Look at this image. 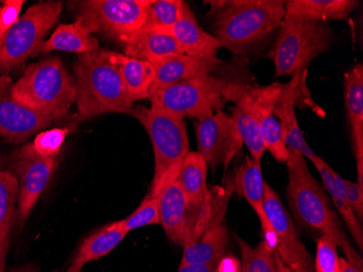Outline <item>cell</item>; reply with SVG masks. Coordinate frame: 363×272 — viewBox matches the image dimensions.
I'll use <instances>...</instances> for the list:
<instances>
[{
  "label": "cell",
  "instance_id": "1",
  "mask_svg": "<svg viewBox=\"0 0 363 272\" xmlns=\"http://www.w3.org/2000/svg\"><path fill=\"white\" fill-rule=\"evenodd\" d=\"M289 185L287 200L294 216L299 224L320 231L333 239L346 256V261L363 270L362 257L345 234L340 219L328 202L325 192L312 177L307 161L297 151H289L286 161Z\"/></svg>",
  "mask_w": 363,
  "mask_h": 272
},
{
  "label": "cell",
  "instance_id": "2",
  "mask_svg": "<svg viewBox=\"0 0 363 272\" xmlns=\"http://www.w3.org/2000/svg\"><path fill=\"white\" fill-rule=\"evenodd\" d=\"M119 55L99 49L77 59L75 87L81 120L109 112L128 114L134 107L120 75Z\"/></svg>",
  "mask_w": 363,
  "mask_h": 272
},
{
  "label": "cell",
  "instance_id": "3",
  "mask_svg": "<svg viewBox=\"0 0 363 272\" xmlns=\"http://www.w3.org/2000/svg\"><path fill=\"white\" fill-rule=\"evenodd\" d=\"M216 7L214 38L222 48L244 54L282 24L285 1L281 0H232L210 1Z\"/></svg>",
  "mask_w": 363,
  "mask_h": 272
},
{
  "label": "cell",
  "instance_id": "4",
  "mask_svg": "<svg viewBox=\"0 0 363 272\" xmlns=\"http://www.w3.org/2000/svg\"><path fill=\"white\" fill-rule=\"evenodd\" d=\"M11 95L18 103L56 121L65 118L77 103V87L58 57H49L28 65Z\"/></svg>",
  "mask_w": 363,
  "mask_h": 272
},
{
  "label": "cell",
  "instance_id": "5",
  "mask_svg": "<svg viewBox=\"0 0 363 272\" xmlns=\"http://www.w3.org/2000/svg\"><path fill=\"white\" fill-rule=\"evenodd\" d=\"M128 114L144 126L152 141L155 175L147 196L158 197L169 183L177 179L189 153L186 124L184 119L152 107H133Z\"/></svg>",
  "mask_w": 363,
  "mask_h": 272
},
{
  "label": "cell",
  "instance_id": "6",
  "mask_svg": "<svg viewBox=\"0 0 363 272\" xmlns=\"http://www.w3.org/2000/svg\"><path fill=\"white\" fill-rule=\"evenodd\" d=\"M334 40L328 22L284 18L277 40L266 55L274 63L275 77H294L328 52Z\"/></svg>",
  "mask_w": 363,
  "mask_h": 272
},
{
  "label": "cell",
  "instance_id": "7",
  "mask_svg": "<svg viewBox=\"0 0 363 272\" xmlns=\"http://www.w3.org/2000/svg\"><path fill=\"white\" fill-rule=\"evenodd\" d=\"M228 83V80L211 75L191 77L152 94L150 107L179 118L189 116L201 121L224 107L223 94Z\"/></svg>",
  "mask_w": 363,
  "mask_h": 272
},
{
  "label": "cell",
  "instance_id": "8",
  "mask_svg": "<svg viewBox=\"0 0 363 272\" xmlns=\"http://www.w3.org/2000/svg\"><path fill=\"white\" fill-rule=\"evenodd\" d=\"M62 8L61 1H40L20 16L0 46V72L19 67L38 53L47 33L58 21Z\"/></svg>",
  "mask_w": 363,
  "mask_h": 272
},
{
  "label": "cell",
  "instance_id": "9",
  "mask_svg": "<svg viewBox=\"0 0 363 272\" xmlns=\"http://www.w3.org/2000/svg\"><path fill=\"white\" fill-rule=\"evenodd\" d=\"M154 0H85L77 3L79 14L89 16L98 31L125 45L145 28Z\"/></svg>",
  "mask_w": 363,
  "mask_h": 272
},
{
  "label": "cell",
  "instance_id": "10",
  "mask_svg": "<svg viewBox=\"0 0 363 272\" xmlns=\"http://www.w3.org/2000/svg\"><path fill=\"white\" fill-rule=\"evenodd\" d=\"M195 131L198 153L213 173L220 165L226 169L244 145L233 119L222 110L196 122Z\"/></svg>",
  "mask_w": 363,
  "mask_h": 272
},
{
  "label": "cell",
  "instance_id": "11",
  "mask_svg": "<svg viewBox=\"0 0 363 272\" xmlns=\"http://www.w3.org/2000/svg\"><path fill=\"white\" fill-rule=\"evenodd\" d=\"M264 210L277 239V255L291 272H315L308 249L296 232L293 221L274 190L264 184Z\"/></svg>",
  "mask_w": 363,
  "mask_h": 272
},
{
  "label": "cell",
  "instance_id": "12",
  "mask_svg": "<svg viewBox=\"0 0 363 272\" xmlns=\"http://www.w3.org/2000/svg\"><path fill=\"white\" fill-rule=\"evenodd\" d=\"M12 84L9 75H0V138L22 143L48 128L54 120L18 103L11 95Z\"/></svg>",
  "mask_w": 363,
  "mask_h": 272
},
{
  "label": "cell",
  "instance_id": "13",
  "mask_svg": "<svg viewBox=\"0 0 363 272\" xmlns=\"http://www.w3.org/2000/svg\"><path fill=\"white\" fill-rule=\"evenodd\" d=\"M14 175L19 182L18 220L26 224L32 210L52 182L58 167V157L55 158H16Z\"/></svg>",
  "mask_w": 363,
  "mask_h": 272
},
{
  "label": "cell",
  "instance_id": "14",
  "mask_svg": "<svg viewBox=\"0 0 363 272\" xmlns=\"http://www.w3.org/2000/svg\"><path fill=\"white\" fill-rule=\"evenodd\" d=\"M232 190L238 195L248 202L252 210L256 212L262 227L264 241L270 249L277 246V239L270 224L266 210H264V180L262 177L260 161H255L252 157L246 158L234 173L233 179L230 180Z\"/></svg>",
  "mask_w": 363,
  "mask_h": 272
},
{
  "label": "cell",
  "instance_id": "15",
  "mask_svg": "<svg viewBox=\"0 0 363 272\" xmlns=\"http://www.w3.org/2000/svg\"><path fill=\"white\" fill-rule=\"evenodd\" d=\"M158 198L161 226L172 242L184 249L191 244V210L177 180L169 183Z\"/></svg>",
  "mask_w": 363,
  "mask_h": 272
},
{
  "label": "cell",
  "instance_id": "16",
  "mask_svg": "<svg viewBox=\"0 0 363 272\" xmlns=\"http://www.w3.org/2000/svg\"><path fill=\"white\" fill-rule=\"evenodd\" d=\"M97 26L84 14H79L74 23L61 24L52 33L48 40L43 42L38 53L68 52L87 55L99 50V43L94 36Z\"/></svg>",
  "mask_w": 363,
  "mask_h": 272
},
{
  "label": "cell",
  "instance_id": "17",
  "mask_svg": "<svg viewBox=\"0 0 363 272\" xmlns=\"http://www.w3.org/2000/svg\"><path fill=\"white\" fill-rule=\"evenodd\" d=\"M167 34L177 40L187 56L214 62L220 61L218 54L221 50V44L199 26L187 4H185L181 19Z\"/></svg>",
  "mask_w": 363,
  "mask_h": 272
},
{
  "label": "cell",
  "instance_id": "18",
  "mask_svg": "<svg viewBox=\"0 0 363 272\" xmlns=\"http://www.w3.org/2000/svg\"><path fill=\"white\" fill-rule=\"evenodd\" d=\"M344 96L357 161V184L363 191V65L361 63L354 65L345 75Z\"/></svg>",
  "mask_w": 363,
  "mask_h": 272
},
{
  "label": "cell",
  "instance_id": "19",
  "mask_svg": "<svg viewBox=\"0 0 363 272\" xmlns=\"http://www.w3.org/2000/svg\"><path fill=\"white\" fill-rule=\"evenodd\" d=\"M303 73L294 75L293 80L284 85L282 94L273 108V114L282 126L287 148L289 151H297L305 158L313 161L317 158L318 155H315V151L308 146L307 141L305 140V136L299 128L298 120L295 112L296 98L298 96L301 77H303Z\"/></svg>",
  "mask_w": 363,
  "mask_h": 272
},
{
  "label": "cell",
  "instance_id": "20",
  "mask_svg": "<svg viewBox=\"0 0 363 272\" xmlns=\"http://www.w3.org/2000/svg\"><path fill=\"white\" fill-rule=\"evenodd\" d=\"M222 61H208L185 54L174 55L161 59L152 63L156 71L154 85L150 96L163 87L172 84L191 79V77H203L217 72L221 67Z\"/></svg>",
  "mask_w": 363,
  "mask_h": 272
},
{
  "label": "cell",
  "instance_id": "21",
  "mask_svg": "<svg viewBox=\"0 0 363 272\" xmlns=\"http://www.w3.org/2000/svg\"><path fill=\"white\" fill-rule=\"evenodd\" d=\"M359 5L357 0H289L285 1L284 18L324 22L345 20Z\"/></svg>",
  "mask_w": 363,
  "mask_h": 272
},
{
  "label": "cell",
  "instance_id": "22",
  "mask_svg": "<svg viewBox=\"0 0 363 272\" xmlns=\"http://www.w3.org/2000/svg\"><path fill=\"white\" fill-rule=\"evenodd\" d=\"M19 182L11 171H0V272H5L10 237L18 220Z\"/></svg>",
  "mask_w": 363,
  "mask_h": 272
},
{
  "label": "cell",
  "instance_id": "23",
  "mask_svg": "<svg viewBox=\"0 0 363 272\" xmlns=\"http://www.w3.org/2000/svg\"><path fill=\"white\" fill-rule=\"evenodd\" d=\"M128 233L117 227L116 221L94 232L85 239L77 249L71 265L65 272H81L91 263L107 256L122 241Z\"/></svg>",
  "mask_w": 363,
  "mask_h": 272
},
{
  "label": "cell",
  "instance_id": "24",
  "mask_svg": "<svg viewBox=\"0 0 363 272\" xmlns=\"http://www.w3.org/2000/svg\"><path fill=\"white\" fill-rule=\"evenodd\" d=\"M123 46L126 57L152 63L167 57L184 54L172 36L158 31L142 30Z\"/></svg>",
  "mask_w": 363,
  "mask_h": 272
},
{
  "label": "cell",
  "instance_id": "25",
  "mask_svg": "<svg viewBox=\"0 0 363 272\" xmlns=\"http://www.w3.org/2000/svg\"><path fill=\"white\" fill-rule=\"evenodd\" d=\"M228 232L221 222L212 224L196 242L184 247L181 263H219L225 255Z\"/></svg>",
  "mask_w": 363,
  "mask_h": 272
},
{
  "label": "cell",
  "instance_id": "26",
  "mask_svg": "<svg viewBox=\"0 0 363 272\" xmlns=\"http://www.w3.org/2000/svg\"><path fill=\"white\" fill-rule=\"evenodd\" d=\"M119 67L124 87L132 102L150 99L156 77L154 65L120 54Z\"/></svg>",
  "mask_w": 363,
  "mask_h": 272
},
{
  "label": "cell",
  "instance_id": "27",
  "mask_svg": "<svg viewBox=\"0 0 363 272\" xmlns=\"http://www.w3.org/2000/svg\"><path fill=\"white\" fill-rule=\"evenodd\" d=\"M313 165L317 168L320 177L322 178L326 191L331 195L333 200L334 206H335L337 212H340V217L344 219L345 224L347 226L350 235L354 239L356 244L358 245L360 251L363 249V230L361 221L356 216L352 208L348 205L346 200H342L336 191L335 182H334L333 173L331 165H328L325 161L318 156L315 161H312Z\"/></svg>",
  "mask_w": 363,
  "mask_h": 272
},
{
  "label": "cell",
  "instance_id": "28",
  "mask_svg": "<svg viewBox=\"0 0 363 272\" xmlns=\"http://www.w3.org/2000/svg\"><path fill=\"white\" fill-rule=\"evenodd\" d=\"M72 129L54 128L43 130L36 134L34 141L26 144L18 153L16 158H55L60 154L65 138Z\"/></svg>",
  "mask_w": 363,
  "mask_h": 272
},
{
  "label": "cell",
  "instance_id": "29",
  "mask_svg": "<svg viewBox=\"0 0 363 272\" xmlns=\"http://www.w3.org/2000/svg\"><path fill=\"white\" fill-rule=\"evenodd\" d=\"M230 116L234 120L236 129L240 133L242 144L246 145L252 158L260 161L267 149L263 143L260 126L256 116L242 106L235 105L232 108Z\"/></svg>",
  "mask_w": 363,
  "mask_h": 272
},
{
  "label": "cell",
  "instance_id": "30",
  "mask_svg": "<svg viewBox=\"0 0 363 272\" xmlns=\"http://www.w3.org/2000/svg\"><path fill=\"white\" fill-rule=\"evenodd\" d=\"M185 4L182 0H154L143 30L168 33L181 19Z\"/></svg>",
  "mask_w": 363,
  "mask_h": 272
},
{
  "label": "cell",
  "instance_id": "31",
  "mask_svg": "<svg viewBox=\"0 0 363 272\" xmlns=\"http://www.w3.org/2000/svg\"><path fill=\"white\" fill-rule=\"evenodd\" d=\"M238 242L242 251V272H277L274 249H270L266 241L256 247L247 244L240 237Z\"/></svg>",
  "mask_w": 363,
  "mask_h": 272
},
{
  "label": "cell",
  "instance_id": "32",
  "mask_svg": "<svg viewBox=\"0 0 363 272\" xmlns=\"http://www.w3.org/2000/svg\"><path fill=\"white\" fill-rule=\"evenodd\" d=\"M116 224L124 232L130 233V231L143 227L152 226V224H160L159 219V198L146 196L140 202L138 210H134L130 216L122 220L116 221Z\"/></svg>",
  "mask_w": 363,
  "mask_h": 272
},
{
  "label": "cell",
  "instance_id": "33",
  "mask_svg": "<svg viewBox=\"0 0 363 272\" xmlns=\"http://www.w3.org/2000/svg\"><path fill=\"white\" fill-rule=\"evenodd\" d=\"M315 272H340V257L333 239L322 235L318 241Z\"/></svg>",
  "mask_w": 363,
  "mask_h": 272
},
{
  "label": "cell",
  "instance_id": "34",
  "mask_svg": "<svg viewBox=\"0 0 363 272\" xmlns=\"http://www.w3.org/2000/svg\"><path fill=\"white\" fill-rule=\"evenodd\" d=\"M23 0H7L0 6V46L5 40L10 28L20 19Z\"/></svg>",
  "mask_w": 363,
  "mask_h": 272
},
{
  "label": "cell",
  "instance_id": "35",
  "mask_svg": "<svg viewBox=\"0 0 363 272\" xmlns=\"http://www.w3.org/2000/svg\"><path fill=\"white\" fill-rule=\"evenodd\" d=\"M346 202L352 212L358 217L359 220H363V191L358 184L346 180Z\"/></svg>",
  "mask_w": 363,
  "mask_h": 272
},
{
  "label": "cell",
  "instance_id": "36",
  "mask_svg": "<svg viewBox=\"0 0 363 272\" xmlns=\"http://www.w3.org/2000/svg\"><path fill=\"white\" fill-rule=\"evenodd\" d=\"M219 263H181L177 272H217Z\"/></svg>",
  "mask_w": 363,
  "mask_h": 272
},
{
  "label": "cell",
  "instance_id": "37",
  "mask_svg": "<svg viewBox=\"0 0 363 272\" xmlns=\"http://www.w3.org/2000/svg\"><path fill=\"white\" fill-rule=\"evenodd\" d=\"M217 272H240V263L233 257L224 256L219 261Z\"/></svg>",
  "mask_w": 363,
  "mask_h": 272
},
{
  "label": "cell",
  "instance_id": "38",
  "mask_svg": "<svg viewBox=\"0 0 363 272\" xmlns=\"http://www.w3.org/2000/svg\"><path fill=\"white\" fill-rule=\"evenodd\" d=\"M340 272H363V270L358 269L354 265L340 257Z\"/></svg>",
  "mask_w": 363,
  "mask_h": 272
},
{
  "label": "cell",
  "instance_id": "39",
  "mask_svg": "<svg viewBox=\"0 0 363 272\" xmlns=\"http://www.w3.org/2000/svg\"><path fill=\"white\" fill-rule=\"evenodd\" d=\"M275 253V261H277V272H291L286 266L283 263V261L279 259V255H277V251H274Z\"/></svg>",
  "mask_w": 363,
  "mask_h": 272
},
{
  "label": "cell",
  "instance_id": "40",
  "mask_svg": "<svg viewBox=\"0 0 363 272\" xmlns=\"http://www.w3.org/2000/svg\"><path fill=\"white\" fill-rule=\"evenodd\" d=\"M10 272H40L38 271V268L34 267V266H23V267L16 268V269L12 270Z\"/></svg>",
  "mask_w": 363,
  "mask_h": 272
}]
</instances>
